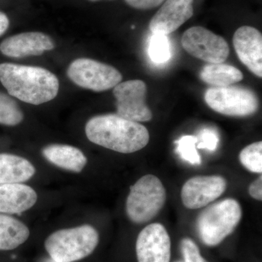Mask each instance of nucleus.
<instances>
[{
    "mask_svg": "<svg viewBox=\"0 0 262 262\" xmlns=\"http://www.w3.org/2000/svg\"><path fill=\"white\" fill-rule=\"evenodd\" d=\"M85 134L94 144L123 154L139 151L149 141L144 125L115 114L92 117L86 124Z\"/></svg>",
    "mask_w": 262,
    "mask_h": 262,
    "instance_id": "obj_1",
    "label": "nucleus"
},
{
    "mask_svg": "<svg viewBox=\"0 0 262 262\" xmlns=\"http://www.w3.org/2000/svg\"><path fill=\"white\" fill-rule=\"evenodd\" d=\"M0 82L10 96L34 105L54 99L59 90V82L54 74L30 66L1 63Z\"/></svg>",
    "mask_w": 262,
    "mask_h": 262,
    "instance_id": "obj_2",
    "label": "nucleus"
},
{
    "mask_svg": "<svg viewBox=\"0 0 262 262\" xmlns=\"http://www.w3.org/2000/svg\"><path fill=\"white\" fill-rule=\"evenodd\" d=\"M242 215L241 205L232 198L208 206L196 220V229L202 242L210 247L220 245L235 230Z\"/></svg>",
    "mask_w": 262,
    "mask_h": 262,
    "instance_id": "obj_3",
    "label": "nucleus"
},
{
    "mask_svg": "<svg viewBox=\"0 0 262 262\" xmlns=\"http://www.w3.org/2000/svg\"><path fill=\"white\" fill-rule=\"evenodd\" d=\"M98 241L97 230L85 225L53 232L46 239L45 247L53 261L73 262L94 252Z\"/></svg>",
    "mask_w": 262,
    "mask_h": 262,
    "instance_id": "obj_4",
    "label": "nucleus"
},
{
    "mask_svg": "<svg viewBox=\"0 0 262 262\" xmlns=\"http://www.w3.org/2000/svg\"><path fill=\"white\" fill-rule=\"evenodd\" d=\"M166 191L158 177L147 174L131 186L126 201V213L135 224L147 223L165 205Z\"/></svg>",
    "mask_w": 262,
    "mask_h": 262,
    "instance_id": "obj_5",
    "label": "nucleus"
},
{
    "mask_svg": "<svg viewBox=\"0 0 262 262\" xmlns=\"http://www.w3.org/2000/svg\"><path fill=\"white\" fill-rule=\"evenodd\" d=\"M205 101L212 110L227 116H250L258 108L256 95L239 86L211 88L206 91Z\"/></svg>",
    "mask_w": 262,
    "mask_h": 262,
    "instance_id": "obj_6",
    "label": "nucleus"
},
{
    "mask_svg": "<svg viewBox=\"0 0 262 262\" xmlns=\"http://www.w3.org/2000/svg\"><path fill=\"white\" fill-rule=\"evenodd\" d=\"M67 75L77 85L97 92L115 88L122 79L121 73L112 66L84 58L71 63Z\"/></svg>",
    "mask_w": 262,
    "mask_h": 262,
    "instance_id": "obj_7",
    "label": "nucleus"
},
{
    "mask_svg": "<svg viewBox=\"0 0 262 262\" xmlns=\"http://www.w3.org/2000/svg\"><path fill=\"white\" fill-rule=\"evenodd\" d=\"M182 44L191 56L210 63H223L229 54L227 41L204 27L187 29L183 34Z\"/></svg>",
    "mask_w": 262,
    "mask_h": 262,
    "instance_id": "obj_8",
    "label": "nucleus"
},
{
    "mask_svg": "<svg viewBox=\"0 0 262 262\" xmlns=\"http://www.w3.org/2000/svg\"><path fill=\"white\" fill-rule=\"evenodd\" d=\"M146 93L147 88L142 80H128L117 84L113 91L117 115L130 121H150L152 113L146 105Z\"/></svg>",
    "mask_w": 262,
    "mask_h": 262,
    "instance_id": "obj_9",
    "label": "nucleus"
},
{
    "mask_svg": "<svg viewBox=\"0 0 262 262\" xmlns=\"http://www.w3.org/2000/svg\"><path fill=\"white\" fill-rule=\"evenodd\" d=\"M138 262H170L171 243L163 225L153 223L141 231L136 244Z\"/></svg>",
    "mask_w": 262,
    "mask_h": 262,
    "instance_id": "obj_10",
    "label": "nucleus"
},
{
    "mask_svg": "<svg viewBox=\"0 0 262 262\" xmlns=\"http://www.w3.org/2000/svg\"><path fill=\"white\" fill-rule=\"evenodd\" d=\"M227 188L225 179L220 176L193 177L182 187L183 205L188 209H199L220 198Z\"/></svg>",
    "mask_w": 262,
    "mask_h": 262,
    "instance_id": "obj_11",
    "label": "nucleus"
},
{
    "mask_svg": "<svg viewBox=\"0 0 262 262\" xmlns=\"http://www.w3.org/2000/svg\"><path fill=\"white\" fill-rule=\"evenodd\" d=\"M193 3L194 0H165L150 20L151 32L166 36L175 32L192 18Z\"/></svg>",
    "mask_w": 262,
    "mask_h": 262,
    "instance_id": "obj_12",
    "label": "nucleus"
},
{
    "mask_svg": "<svg viewBox=\"0 0 262 262\" xmlns=\"http://www.w3.org/2000/svg\"><path fill=\"white\" fill-rule=\"evenodd\" d=\"M55 48L53 39L42 32H25L5 39L0 44V51L5 56L20 58L40 56Z\"/></svg>",
    "mask_w": 262,
    "mask_h": 262,
    "instance_id": "obj_13",
    "label": "nucleus"
},
{
    "mask_svg": "<svg viewBox=\"0 0 262 262\" xmlns=\"http://www.w3.org/2000/svg\"><path fill=\"white\" fill-rule=\"evenodd\" d=\"M236 53L241 60L254 75L262 77V36L253 27H239L233 37Z\"/></svg>",
    "mask_w": 262,
    "mask_h": 262,
    "instance_id": "obj_14",
    "label": "nucleus"
},
{
    "mask_svg": "<svg viewBox=\"0 0 262 262\" xmlns=\"http://www.w3.org/2000/svg\"><path fill=\"white\" fill-rule=\"evenodd\" d=\"M37 201V193L28 185L0 184V213L19 214L28 211Z\"/></svg>",
    "mask_w": 262,
    "mask_h": 262,
    "instance_id": "obj_15",
    "label": "nucleus"
},
{
    "mask_svg": "<svg viewBox=\"0 0 262 262\" xmlns=\"http://www.w3.org/2000/svg\"><path fill=\"white\" fill-rule=\"evenodd\" d=\"M42 155L53 165L75 173H80L87 164L85 155L75 146L52 144L42 149Z\"/></svg>",
    "mask_w": 262,
    "mask_h": 262,
    "instance_id": "obj_16",
    "label": "nucleus"
},
{
    "mask_svg": "<svg viewBox=\"0 0 262 262\" xmlns=\"http://www.w3.org/2000/svg\"><path fill=\"white\" fill-rule=\"evenodd\" d=\"M35 173V168L28 160L17 155L0 154V184H20Z\"/></svg>",
    "mask_w": 262,
    "mask_h": 262,
    "instance_id": "obj_17",
    "label": "nucleus"
},
{
    "mask_svg": "<svg viewBox=\"0 0 262 262\" xmlns=\"http://www.w3.org/2000/svg\"><path fill=\"white\" fill-rule=\"evenodd\" d=\"M30 235L28 227L14 217L0 213V251H10L24 244Z\"/></svg>",
    "mask_w": 262,
    "mask_h": 262,
    "instance_id": "obj_18",
    "label": "nucleus"
},
{
    "mask_svg": "<svg viewBox=\"0 0 262 262\" xmlns=\"http://www.w3.org/2000/svg\"><path fill=\"white\" fill-rule=\"evenodd\" d=\"M203 82L215 87H226L244 79L242 72L232 66L224 63H211L205 66L201 72Z\"/></svg>",
    "mask_w": 262,
    "mask_h": 262,
    "instance_id": "obj_19",
    "label": "nucleus"
},
{
    "mask_svg": "<svg viewBox=\"0 0 262 262\" xmlns=\"http://www.w3.org/2000/svg\"><path fill=\"white\" fill-rule=\"evenodd\" d=\"M23 113L15 100L0 92V124L15 126L22 122Z\"/></svg>",
    "mask_w": 262,
    "mask_h": 262,
    "instance_id": "obj_20",
    "label": "nucleus"
},
{
    "mask_svg": "<svg viewBox=\"0 0 262 262\" xmlns=\"http://www.w3.org/2000/svg\"><path fill=\"white\" fill-rule=\"evenodd\" d=\"M239 161L245 168L252 173L262 172V142L253 143L239 153Z\"/></svg>",
    "mask_w": 262,
    "mask_h": 262,
    "instance_id": "obj_21",
    "label": "nucleus"
},
{
    "mask_svg": "<svg viewBox=\"0 0 262 262\" xmlns=\"http://www.w3.org/2000/svg\"><path fill=\"white\" fill-rule=\"evenodd\" d=\"M148 53L155 63H163L168 61L171 57V52L167 36L153 34L150 39Z\"/></svg>",
    "mask_w": 262,
    "mask_h": 262,
    "instance_id": "obj_22",
    "label": "nucleus"
},
{
    "mask_svg": "<svg viewBox=\"0 0 262 262\" xmlns=\"http://www.w3.org/2000/svg\"><path fill=\"white\" fill-rule=\"evenodd\" d=\"M198 137L194 136H184L176 141V151L182 160L192 165L201 164V158L196 150Z\"/></svg>",
    "mask_w": 262,
    "mask_h": 262,
    "instance_id": "obj_23",
    "label": "nucleus"
},
{
    "mask_svg": "<svg viewBox=\"0 0 262 262\" xmlns=\"http://www.w3.org/2000/svg\"><path fill=\"white\" fill-rule=\"evenodd\" d=\"M196 147L200 149H207L210 151H214L218 147L220 143V137L216 131L211 128L203 129L200 132L199 138H198Z\"/></svg>",
    "mask_w": 262,
    "mask_h": 262,
    "instance_id": "obj_24",
    "label": "nucleus"
},
{
    "mask_svg": "<svg viewBox=\"0 0 262 262\" xmlns=\"http://www.w3.org/2000/svg\"><path fill=\"white\" fill-rule=\"evenodd\" d=\"M181 250L184 262H208L202 256L198 246L190 238L182 239Z\"/></svg>",
    "mask_w": 262,
    "mask_h": 262,
    "instance_id": "obj_25",
    "label": "nucleus"
},
{
    "mask_svg": "<svg viewBox=\"0 0 262 262\" xmlns=\"http://www.w3.org/2000/svg\"><path fill=\"white\" fill-rule=\"evenodd\" d=\"M129 6L139 10H149L163 4L165 0H125Z\"/></svg>",
    "mask_w": 262,
    "mask_h": 262,
    "instance_id": "obj_26",
    "label": "nucleus"
},
{
    "mask_svg": "<svg viewBox=\"0 0 262 262\" xmlns=\"http://www.w3.org/2000/svg\"><path fill=\"white\" fill-rule=\"evenodd\" d=\"M248 192L253 199L261 201L262 200V177L260 176L248 188Z\"/></svg>",
    "mask_w": 262,
    "mask_h": 262,
    "instance_id": "obj_27",
    "label": "nucleus"
},
{
    "mask_svg": "<svg viewBox=\"0 0 262 262\" xmlns=\"http://www.w3.org/2000/svg\"><path fill=\"white\" fill-rule=\"evenodd\" d=\"M9 25V18L6 14L0 11V36L3 35L8 30Z\"/></svg>",
    "mask_w": 262,
    "mask_h": 262,
    "instance_id": "obj_28",
    "label": "nucleus"
},
{
    "mask_svg": "<svg viewBox=\"0 0 262 262\" xmlns=\"http://www.w3.org/2000/svg\"><path fill=\"white\" fill-rule=\"evenodd\" d=\"M90 1H91V2H97V1H100V0H90Z\"/></svg>",
    "mask_w": 262,
    "mask_h": 262,
    "instance_id": "obj_29",
    "label": "nucleus"
},
{
    "mask_svg": "<svg viewBox=\"0 0 262 262\" xmlns=\"http://www.w3.org/2000/svg\"><path fill=\"white\" fill-rule=\"evenodd\" d=\"M48 262H56V261H53H53H48Z\"/></svg>",
    "mask_w": 262,
    "mask_h": 262,
    "instance_id": "obj_30",
    "label": "nucleus"
},
{
    "mask_svg": "<svg viewBox=\"0 0 262 262\" xmlns=\"http://www.w3.org/2000/svg\"><path fill=\"white\" fill-rule=\"evenodd\" d=\"M176 262H179V261H176Z\"/></svg>",
    "mask_w": 262,
    "mask_h": 262,
    "instance_id": "obj_31",
    "label": "nucleus"
}]
</instances>
